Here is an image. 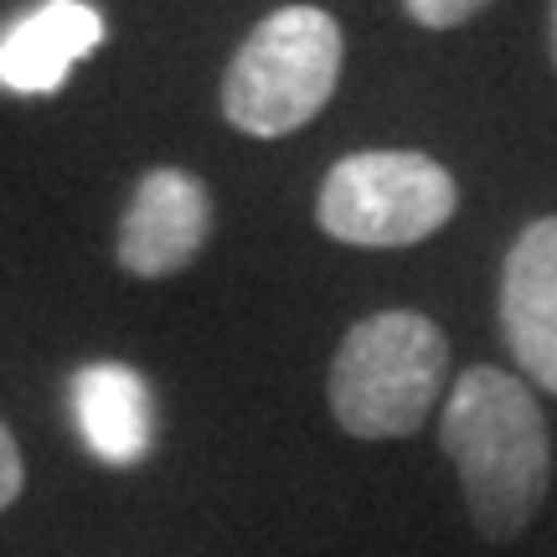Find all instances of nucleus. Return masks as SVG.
Returning a JSON list of instances; mask_svg holds the SVG:
<instances>
[{
    "label": "nucleus",
    "instance_id": "nucleus-7",
    "mask_svg": "<svg viewBox=\"0 0 557 557\" xmlns=\"http://www.w3.org/2000/svg\"><path fill=\"white\" fill-rule=\"evenodd\" d=\"M103 41V16L83 0H41L0 32V83L11 94H58Z\"/></svg>",
    "mask_w": 557,
    "mask_h": 557
},
{
    "label": "nucleus",
    "instance_id": "nucleus-8",
    "mask_svg": "<svg viewBox=\"0 0 557 557\" xmlns=\"http://www.w3.org/2000/svg\"><path fill=\"white\" fill-rule=\"evenodd\" d=\"M73 413L88 455L109 470H129L156 449V393L124 361H94L73 377Z\"/></svg>",
    "mask_w": 557,
    "mask_h": 557
},
{
    "label": "nucleus",
    "instance_id": "nucleus-3",
    "mask_svg": "<svg viewBox=\"0 0 557 557\" xmlns=\"http://www.w3.org/2000/svg\"><path fill=\"white\" fill-rule=\"evenodd\" d=\"M346 41L331 11L278 5L243 37L222 73V114L253 139H284L331 103Z\"/></svg>",
    "mask_w": 557,
    "mask_h": 557
},
{
    "label": "nucleus",
    "instance_id": "nucleus-11",
    "mask_svg": "<svg viewBox=\"0 0 557 557\" xmlns=\"http://www.w3.org/2000/svg\"><path fill=\"white\" fill-rule=\"evenodd\" d=\"M553 67H557V0H553Z\"/></svg>",
    "mask_w": 557,
    "mask_h": 557
},
{
    "label": "nucleus",
    "instance_id": "nucleus-4",
    "mask_svg": "<svg viewBox=\"0 0 557 557\" xmlns=\"http://www.w3.org/2000/svg\"><path fill=\"white\" fill-rule=\"evenodd\" d=\"M459 186L434 156L418 150H357L336 160L315 197L325 238L351 248H408L434 238L455 218Z\"/></svg>",
    "mask_w": 557,
    "mask_h": 557
},
{
    "label": "nucleus",
    "instance_id": "nucleus-5",
    "mask_svg": "<svg viewBox=\"0 0 557 557\" xmlns=\"http://www.w3.org/2000/svg\"><path fill=\"white\" fill-rule=\"evenodd\" d=\"M212 238V197L191 171L181 165H156L135 186V197L124 207L120 243L114 259L124 274L135 278H171Z\"/></svg>",
    "mask_w": 557,
    "mask_h": 557
},
{
    "label": "nucleus",
    "instance_id": "nucleus-9",
    "mask_svg": "<svg viewBox=\"0 0 557 557\" xmlns=\"http://www.w3.org/2000/svg\"><path fill=\"white\" fill-rule=\"evenodd\" d=\"M491 0H403V11L429 26V32H449V26H465L470 16H480Z\"/></svg>",
    "mask_w": 557,
    "mask_h": 557
},
{
    "label": "nucleus",
    "instance_id": "nucleus-10",
    "mask_svg": "<svg viewBox=\"0 0 557 557\" xmlns=\"http://www.w3.org/2000/svg\"><path fill=\"white\" fill-rule=\"evenodd\" d=\"M21 485H26V459H21L16 434L0 423V511H11V506H16Z\"/></svg>",
    "mask_w": 557,
    "mask_h": 557
},
{
    "label": "nucleus",
    "instance_id": "nucleus-6",
    "mask_svg": "<svg viewBox=\"0 0 557 557\" xmlns=\"http://www.w3.org/2000/svg\"><path fill=\"white\" fill-rule=\"evenodd\" d=\"M500 331L527 377L557 398V218H537L500 269Z\"/></svg>",
    "mask_w": 557,
    "mask_h": 557
},
{
    "label": "nucleus",
    "instance_id": "nucleus-2",
    "mask_svg": "<svg viewBox=\"0 0 557 557\" xmlns=\"http://www.w3.org/2000/svg\"><path fill=\"white\" fill-rule=\"evenodd\" d=\"M449 341L418 310L357 320L331 361V413L351 438H413L444 398Z\"/></svg>",
    "mask_w": 557,
    "mask_h": 557
},
{
    "label": "nucleus",
    "instance_id": "nucleus-1",
    "mask_svg": "<svg viewBox=\"0 0 557 557\" xmlns=\"http://www.w3.org/2000/svg\"><path fill=\"white\" fill-rule=\"evenodd\" d=\"M438 444L455 459L470 521L485 542H517L537 521L553 485V434L517 372H459L438 413Z\"/></svg>",
    "mask_w": 557,
    "mask_h": 557
}]
</instances>
